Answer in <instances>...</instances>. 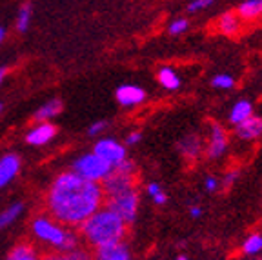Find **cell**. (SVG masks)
<instances>
[{"label": "cell", "instance_id": "cell-11", "mask_svg": "<svg viewBox=\"0 0 262 260\" xmlns=\"http://www.w3.org/2000/svg\"><path fill=\"white\" fill-rule=\"evenodd\" d=\"M18 171H20V159L13 153L4 155L0 159V189L8 186L16 177Z\"/></svg>", "mask_w": 262, "mask_h": 260}, {"label": "cell", "instance_id": "cell-23", "mask_svg": "<svg viewBox=\"0 0 262 260\" xmlns=\"http://www.w3.org/2000/svg\"><path fill=\"white\" fill-rule=\"evenodd\" d=\"M29 20H31V6L24 4L18 9V16H16V29L20 33H26L29 28Z\"/></svg>", "mask_w": 262, "mask_h": 260}, {"label": "cell", "instance_id": "cell-27", "mask_svg": "<svg viewBox=\"0 0 262 260\" xmlns=\"http://www.w3.org/2000/svg\"><path fill=\"white\" fill-rule=\"evenodd\" d=\"M107 127V124L104 122V120H97V122H93L90 127H88V133L91 135V137H95V135H100L104 129Z\"/></svg>", "mask_w": 262, "mask_h": 260}, {"label": "cell", "instance_id": "cell-30", "mask_svg": "<svg viewBox=\"0 0 262 260\" xmlns=\"http://www.w3.org/2000/svg\"><path fill=\"white\" fill-rule=\"evenodd\" d=\"M151 199H153V202H155L157 206H164V204L168 202V197H166V193H164V191H159L157 195H153Z\"/></svg>", "mask_w": 262, "mask_h": 260}, {"label": "cell", "instance_id": "cell-17", "mask_svg": "<svg viewBox=\"0 0 262 260\" xmlns=\"http://www.w3.org/2000/svg\"><path fill=\"white\" fill-rule=\"evenodd\" d=\"M251 115H253V106H251V102L238 100L237 104L231 107V111H229V122L235 126V124L242 122V120H246V118L251 117Z\"/></svg>", "mask_w": 262, "mask_h": 260}, {"label": "cell", "instance_id": "cell-1", "mask_svg": "<svg viewBox=\"0 0 262 260\" xmlns=\"http://www.w3.org/2000/svg\"><path fill=\"white\" fill-rule=\"evenodd\" d=\"M104 202V189L75 171L62 173L53 180L48 193V209L64 226H80Z\"/></svg>", "mask_w": 262, "mask_h": 260}, {"label": "cell", "instance_id": "cell-22", "mask_svg": "<svg viewBox=\"0 0 262 260\" xmlns=\"http://www.w3.org/2000/svg\"><path fill=\"white\" fill-rule=\"evenodd\" d=\"M211 85L215 90H222V91H228L231 90L235 85V78L228 73H219L211 78Z\"/></svg>", "mask_w": 262, "mask_h": 260}, {"label": "cell", "instance_id": "cell-24", "mask_svg": "<svg viewBox=\"0 0 262 260\" xmlns=\"http://www.w3.org/2000/svg\"><path fill=\"white\" fill-rule=\"evenodd\" d=\"M188 28H189V22L186 20V18H175V20L169 24V28H168V31H169V35H182V33H186L188 31Z\"/></svg>", "mask_w": 262, "mask_h": 260}, {"label": "cell", "instance_id": "cell-31", "mask_svg": "<svg viewBox=\"0 0 262 260\" xmlns=\"http://www.w3.org/2000/svg\"><path fill=\"white\" fill-rule=\"evenodd\" d=\"M146 191H147V195H149V197H153V195H157L159 191H162V189H160V186L157 182H149V184H147V187H146Z\"/></svg>", "mask_w": 262, "mask_h": 260}, {"label": "cell", "instance_id": "cell-14", "mask_svg": "<svg viewBox=\"0 0 262 260\" xmlns=\"http://www.w3.org/2000/svg\"><path fill=\"white\" fill-rule=\"evenodd\" d=\"M179 151L184 155L188 160H195L199 159V155L202 153V140L196 133L188 135L179 142Z\"/></svg>", "mask_w": 262, "mask_h": 260}, {"label": "cell", "instance_id": "cell-15", "mask_svg": "<svg viewBox=\"0 0 262 260\" xmlns=\"http://www.w3.org/2000/svg\"><path fill=\"white\" fill-rule=\"evenodd\" d=\"M159 82L164 90L168 91H177L182 85L180 75L173 68H169V66H164V68L159 69Z\"/></svg>", "mask_w": 262, "mask_h": 260}, {"label": "cell", "instance_id": "cell-9", "mask_svg": "<svg viewBox=\"0 0 262 260\" xmlns=\"http://www.w3.org/2000/svg\"><path fill=\"white\" fill-rule=\"evenodd\" d=\"M235 135H237L241 140L246 142H251V140H257L262 137V118L260 117H248L242 122L235 124Z\"/></svg>", "mask_w": 262, "mask_h": 260}, {"label": "cell", "instance_id": "cell-12", "mask_svg": "<svg viewBox=\"0 0 262 260\" xmlns=\"http://www.w3.org/2000/svg\"><path fill=\"white\" fill-rule=\"evenodd\" d=\"M55 135H57V127L44 120V122H40L38 126L33 127V129H29L26 140H28V144H31V146H44L49 140H53Z\"/></svg>", "mask_w": 262, "mask_h": 260}, {"label": "cell", "instance_id": "cell-13", "mask_svg": "<svg viewBox=\"0 0 262 260\" xmlns=\"http://www.w3.org/2000/svg\"><path fill=\"white\" fill-rule=\"evenodd\" d=\"M241 26H242V18L238 16L237 11L222 13V15L219 16V20H217L219 31H221L222 35H226V37H235V35H238V31H241Z\"/></svg>", "mask_w": 262, "mask_h": 260}, {"label": "cell", "instance_id": "cell-21", "mask_svg": "<svg viewBox=\"0 0 262 260\" xmlns=\"http://www.w3.org/2000/svg\"><path fill=\"white\" fill-rule=\"evenodd\" d=\"M9 258L11 260H33L37 258V253L29 244H20L13 248V251L9 253Z\"/></svg>", "mask_w": 262, "mask_h": 260}, {"label": "cell", "instance_id": "cell-10", "mask_svg": "<svg viewBox=\"0 0 262 260\" xmlns=\"http://www.w3.org/2000/svg\"><path fill=\"white\" fill-rule=\"evenodd\" d=\"M97 256L100 260H127L131 258V251L129 246L124 244V240H117L97 248Z\"/></svg>", "mask_w": 262, "mask_h": 260}, {"label": "cell", "instance_id": "cell-3", "mask_svg": "<svg viewBox=\"0 0 262 260\" xmlns=\"http://www.w3.org/2000/svg\"><path fill=\"white\" fill-rule=\"evenodd\" d=\"M33 235L37 236L38 240H42V242H46V244L55 246V248L66 253H70L71 249H75L78 246V240L73 233L66 231L62 226L55 224V220L48 219V216H38L33 222Z\"/></svg>", "mask_w": 262, "mask_h": 260}, {"label": "cell", "instance_id": "cell-8", "mask_svg": "<svg viewBox=\"0 0 262 260\" xmlns=\"http://www.w3.org/2000/svg\"><path fill=\"white\" fill-rule=\"evenodd\" d=\"M117 102L124 107H137L146 100V91L135 84H124L117 88Z\"/></svg>", "mask_w": 262, "mask_h": 260}, {"label": "cell", "instance_id": "cell-32", "mask_svg": "<svg viewBox=\"0 0 262 260\" xmlns=\"http://www.w3.org/2000/svg\"><path fill=\"white\" fill-rule=\"evenodd\" d=\"M189 215H191L193 219H201V216H202L201 206H191V207H189Z\"/></svg>", "mask_w": 262, "mask_h": 260}, {"label": "cell", "instance_id": "cell-28", "mask_svg": "<svg viewBox=\"0 0 262 260\" xmlns=\"http://www.w3.org/2000/svg\"><path fill=\"white\" fill-rule=\"evenodd\" d=\"M238 179V171L233 169V171H229V173H226V177L222 179V186L229 187L231 184H235V180Z\"/></svg>", "mask_w": 262, "mask_h": 260}, {"label": "cell", "instance_id": "cell-6", "mask_svg": "<svg viewBox=\"0 0 262 260\" xmlns=\"http://www.w3.org/2000/svg\"><path fill=\"white\" fill-rule=\"evenodd\" d=\"M228 149V135L226 129L217 122L209 124V140L206 144V157L211 160L221 159Z\"/></svg>", "mask_w": 262, "mask_h": 260}, {"label": "cell", "instance_id": "cell-26", "mask_svg": "<svg viewBox=\"0 0 262 260\" xmlns=\"http://www.w3.org/2000/svg\"><path fill=\"white\" fill-rule=\"evenodd\" d=\"M204 187L208 189L209 193H215V191H219V187H221V182H219L217 177L209 175V177H206V180H204Z\"/></svg>", "mask_w": 262, "mask_h": 260}, {"label": "cell", "instance_id": "cell-33", "mask_svg": "<svg viewBox=\"0 0 262 260\" xmlns=\"http://www.w3.org/2000/svg\"><path fill=\"white\" fill-rule=\"evenodd\" d=\"M4 38H6V29H4V28H0V44L4 42Z\"/></svg>", "mask_w": 262, "mask_h": 260}, {"label": "cell", "instance_id": "cell-34", "mask_svg": "<svg viewBox=\"0 0 262 260\" xmlns=\"http://www.w3.org/2000/svg\"><path fill=\"white\" fill-rule=\"evenodd\" d=\"M4 75H6V71L4 69H0V84H2V80H4Z\"/></svg>", "mask_w": 262, "mask_h": 260}, {"label": "cell", "instance_id": "cell-25", "mask_svg": "<svg viewBox=\"0 0 262 260\" xmlns=\"http://www.w3.org/2000/svg\"><path fill=\"white\" fill-rule=\"evenodd\" d=\"M213 2H215V0H191L189 6H188V11L189 13H199V11H202V9L209 8Z\"/></svg>", "mask_w": 262, "mask_h": 260}, {"label": "cell", "instance_id": "cell-5", "mask_svg": "<svg viewBox=\"0 0 262 260\" xmlns=\"http://www.w3.org/2000/svg\"><path fill=\"white\" fill-rule=\"evenodd\" d=\"M73 171L88 180L102 182L111 171H113V166L93 151V153H86L82 155V157H78L73 162Z\"/></svg>", "mask_w": 262, "mask_h": 260}, {"label": "cell", "instance_id": "cell-29", "mask_svg": "<svg viewBox=\"0 0 262 260\" xmlns=\"http://www.w3.org/2000/svg\"><path fill=\"white\" fill-rule=\"evenodd\" d=\"M139 142H140V133H139V131H133V133L127 135V138H126L127 146H135V144H139Z\"/></svg>", "mask_w": 262, "mask_h": 260}, {"label": "cell", "instance_id": "cell-19", "mask_svg": "<svg viewBox=\"0 0 262 260\" xmlns=\"http://www.w3.org/2000/svg\"><path fill=\"white\" fill-rule=\"evenodd\" d=\"M22 209H24L22 204H11L9 207H6L4 211L0 213V229L11 226V224L22 215Z\"/></svg>", "mask_w": 262, "mask_h": 260}, {"label": "cell", "instance_id": "cell-4", "mask_svg": "<svg viewBox=\"0 0 262 260\" xmlns=\"http://www.w3.org/2000/svg\"><path fill=\"white\" fill-rule=\"evenodd\" d=\"M106 207L115 211L126 224L135 222L139 211V193L137 187H127L122 191L106 195Z\"/></svg>", "mask_w": 262, "mask_h": 260}, {"label": "cell", "instance_id": "cell-7", "mask_svg": "<svg viewBox=\"0 0 262 260\" xmlns=\"http://www.w3.org/2000/svg\"><path fill=\"white\" fill-rule=\"evenodd\" d=\"M93 151L98 157H102L106 162H110L113 167L126 159V147L117 142V140H113V138H102V140H98V142L95 144Z\"/></svg>", "mask_w": 262, "mask_h": 260}, {"label": "cell", "instance_id": "cell-20", "mask_svg": "<svg viewBox=\"0 0 262 260\" xmlns=\"http://www.w3.org/2000/svg\"><path fill=\"white\" fill-rule=\"evenodd\" d=\"M242 253L248 256H255L258 253H262V235L258 233H251L242 244Z\"/></svg>", "mask_w": 262, "mask_h": 260}, {"label": "cell", "instance_id": "cell-35", "mask_svg": "<svg viewBox=\"0 0 262 260\" xmlns=\"http://www.w3.org/2000/svg\"><path fill=\"white\" fill-rule=\"evenodd\" d=\"M0 111H2V104H0Z\"/></svg>", "mask_w": 262, "mask_h": 260}, {"label": "cell", "instance_id": "cell-16", "mask_svg": "<svg viewBox=\"0 0 262 260\" xmlns=\"http://www.w3.org/2000/svg\"><path fill=\"white\" fill-rule=\"evenodd\" d=\"M242 20H253L262 15V0H244L237 9Z\"/></svg>", "mask_w": 262, "mask_h": 260}, {"label": "cell", "instance_id": "cell-2", "mask_svg": "<svg viewBox=\"0 0 262 260\" xmlns=\"http://www.w3.org/2000/svg\"><path fill=\"white\" fill-rule=\"evenodd\" d=\"M126 226L127 224L110 207H98L80 224V231L86 242L95 248H100L110 242L122 240L126 235Z\"/></svg>", "mask_w": 262, "mask_h": 260}, {"label": "cell", "instance_id": "cell-18", "mask_svg": "<svg viewBox=\"0 0 262 260\" xmlns=\"http://www.w3.org/2000/svg\"><path fill=\"white\" fill-rule=\"evenodd\" d=\"M62 111V102L58 98H53V100L46 102L44 106H40L37 111H35V118L44 122V120H49V118L57 117L58 113Z\"/></svg>", "mask_w": 262, "mask_h": 260}]
</instances>
